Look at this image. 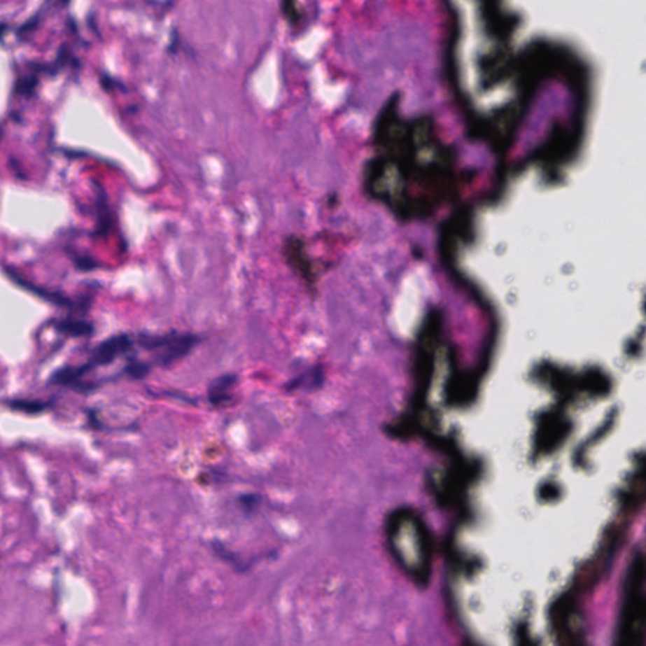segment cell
I'll return each instance as SVG.
<instances>
[{
	"instance_id": "6da1fadb",
	"label": "cell",
	"mask_w": 646,
	"mask_h": 646,
	"mask_svg": "<svg viewBox=\"0 0 646 646\" xmlns=\"http://www.w3.org/2000/svg\"><path fill=\"white\" fill-rule=\"evenodd\" d=\"M645 561H635L627 580L626 597L616 636V646H646Z\"/></svg>"
},
{
	"instance_id": "7a4b0ae2",
	"label": "cell",
	"mask_w": 646,
	"mask_h": 646,
	"mask_svg": "<svg viewBox=\"0 0 646 646\" xmlns=\"http://www.w3.org/2000/svg\"><path fill=\"white\" fill-rule=\"evenodd\" d=\"M135 346L150 355L152 364L168 369L186 358L201 342L199 335L169 331L166 333L139 332L134 335Z\"/></svg>"
},
{
	"instance_id": "3957f363",
	"label": "cell",
	"mask_w": 646,
	"mask_h": 646,
	"mask_svg": "<svg viewBox=\"0 0 646 646\" xmlns=\"http://www.w3.org/2000/svg\"><path fill=\"white\" fill-rule=\"evenodd\" d=\"M237 375L226 372L213 379L207 388V400L213 407H221L232 400V389L237 386Z\"/></svg>"
},
{
	"instance_id": "277c9868",
	"label": "cell",
	"mask_w": 646,
	"mask_h": 646,
	"mask_svg": "<svg viewBox=\"0 0 646 646\" xmlns=\"http://www.w3.org/2000/svg\"><path fill=\"white\" fill-rule=\"evenodd\" d=\"M51 326L56 332L71 337V339H83V337H91L95 333V326L91 321L85 320V318H78L73 316L64 317V318H57L51 322Z\"/></svg>"
},
{
	"instance_id": "5b68a950",
	"label": "cell",
	"mask_w": 646,
	"mask_h": 646,
	"mask_svg": "<svg viewBox=\"0 0 646 646\" xmlns=\"http://www.w3.org/2000/svg\"><path fill=\"white\" fill-rule=\"evenodd\" d=\"M4 403L9 409L23 413L27 416H37L52 408V400H41V399L12 398V399H7Z\"/></svg>"
},
{
	"instance_id": "8992f818",
	"label": "cell",
	"mask_w": 646,
	"mask_h": 646,
	"mask_svg": "<svg viewBox=\"0 0 646 646\" xmlns=\"http://www.w3.org/2000/svg\"><path fill=\"white\" fill-rule=\"evenodd\" d=\"M211 549L213 550L216 557L220 558L224 563L231 566L237 572L243 573V572H246L251 567V564L241 561L240 557H237L239 556L237 553H235L234 550L229 549L224 543H221L218 540H212Z\"/></svg>"
},
{
	"instance_id": "52a82bcc",
	"label": "cell",
	"mask_w": 646,
	"mask_h": 646,
	"mask_svg": "<svg viewBox=\"0 0 646 646\" xmlns=\"http://www.w3.org/2000/svg\"><path fill=\"white\" fill-rule=\"evenodd\" d=\"M153 364L149 361L139 360L135 355L127 358V364L122 366L119 372V377H127L132 380H141L148 377L152 372Z\"/></svg>"
}]
</instances>
